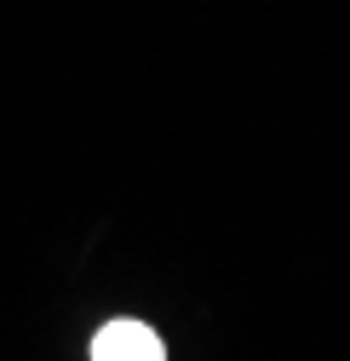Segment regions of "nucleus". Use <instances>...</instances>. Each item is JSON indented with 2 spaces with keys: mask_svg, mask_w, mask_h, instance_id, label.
<instances>
[{
  "mask_svg": "<svg viewBox=\"0 0 350 361\" xmlns=\"http://www.w3.org/2000/svg\"><path fill=\"white\" fill-rule=\"evenodd\" d=\"M92 361H167V350L144 322H109L92 338Z\"/></svg>",
  "mask_w": 350,
  "mask_h": 361,
  "instance_id": "f257e3e1",
  "label": "nucleus"
}]
</instances>
